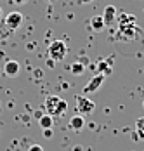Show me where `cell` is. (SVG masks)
Wrapping results in <instances>:
<instances>
[{"mask_svg":"<svg viewBox=\"0 0 144 151\" xmlns=\"http://www.w3.org/2000/svg\"><path fill=\"white\" fill-rule=\"evenodd\" d=\"M45 109H47V115H50L52 118L61 116L66 113L68 103H66V99H63L59 96H47L45 97Z\"/></svg>","mask_w":144,"mask_h":151,"instance_id":"obj_1","label":"cell"},{"mask_svg":"<svg viewBox=\"0 0 144 151\" xmlns=\"http://www.w3.org/2000/svg\"><path fill=\"white\" fill-rule=\"evenodd\" d=\"M66 52H68V47L63 40H54L49 45V58L54 61H63L66 58Z\"/></svg>","mask_w":144,"mask_h":151,"instance_id":"obj_2","label":"cell"},{"mask_svg":"<svg viewBox=\"0 0 144 151\" xmlns=\"http://www.w3.org/2000/svg\"><path fill=\"white\" fill-rule=\"evenodd\" d=\"M94 109H96V103L92 99H89L85 94L76 97V111H78V115H82V116L90 115V113H94Z\"/></svg>","mask_w":144,"mask_h":151,"instance_id":"obj_3","label":"cell"},{"mask_svg":"<svg viewBox=\"0 0 144 151\" xmlns=\"http://www.w3.org/2000/svg\"><path fill=\"white\" fill-rule=\"evenodd\" d=\"M4 23L7 24V28L9 30L16 31L17 28H21V24H23V14L21 12H17V11H12V12H9L7 17L4 19Z\"/></svg>","mask_w":144,"mask_h":151,"instance_id":"obj_4","label":"cell"},{"mask_svg":"<svg viewBox=\"0 0 144 151\" xmlns=\"http://www.w3.org/2000/svg\"><path fill=\"white\" fill-rule=\"evenodd\" d=\"M104 78L106 76L102 75V73H97V75L94 76V78H90V82L87 83L85 87H84V94H92V92H96L99 87H101L102 83H104Z\"/></svg>","mask_w":144,"mask_h":151,"instance_id":"obj_5","label":"cell"},{"mask_svg":"<svg viewBox=\"0 0 144 151\" xmlns=\"http://www.w3.org/2000/svg\"><path fill=\"white\" fill-rule=\"evenodd\" d=\"M102 19H104V24L106 26H113L116 21V7L115 5H108L102 12Z\"/></svg>","mask_w":144,"mask_h":151,"instance_id":"obj_6","label":"cell"},{"mask_svg":"<svg viewBox=\"0 0 144 151\" xmlns=\"http://www.w3.org/2000/svg\"><path fill=\"white\" fill-rule=\"evenodd\" d=\"M19 71H21V64L14 59L7 61V63L4 64V73L7 76H16V75H19Z\"/></svg>","mask_w":144,"mask_h":151,"instance_id":"obj_7","label":"cell"},{"mask_svg":"<svg viewBox=\"0 0 144 151\" xmlns=\"http://www.w3.org/2000/svg\"><path fill=\"white\" fill-rule=\"evenodd\" d=\"M97 71L102 73V75H109L111 71H113V58H108L106 61H101V63H97Z\"/></svg>","mask_w":144,"mask_h":151,"instance_id":"obj_8","label":"cell"},{"mask_svg":"<svg viewBox=\"0 0 144 151\" xmlns=\"http://www.w3.org/2000/svg\"><path fill=\"white\" fill-rule=\"evenodd\" d=\"M84 125H85V120H84V116H82V115H75V116L70 118V129L75 130V132L82 130V129H84Z\"/></svg>","mask_w":144,"mask_h":151,"instance_id":"obj_9","label":"cell"},{"mask_svg":"<svg viewBox=\"0 0 144 151\" xmlns=\"http://www.w3.org/2000/svg\"><path fill=\"white\" fill-rule=\"evenodd\" d=\"M90 28H92L94 31H102L104 28H106L102 16H92V17H90Z\"/></svg>","mask_w":144,"mask_h":151,"instance_id":"obj_10","label":"cell"},{"mask_svg":"<svg viewBox=\"0 0 144 151\" xmlns=\"http://www.w3.org/2000/svg\"><path fill=\"white\" fill-rule=\"evenodd\" d=\"M135 137L144 141V116L135 120Z\"/></svg>","mask_w":144,"mask_h":151,"instance_id":"obj_11","label":"cell"},{"mask_svg":"<svg viewBox=\"0 0 144 151\" xmlns=\"http://www.w3.org/2000/svg\"><path fill=\"white\" fill-rule=\"evenodd\" d=\"M52 123H54V118L50 115H42L40 116V127L42 129H52Z\"/></svg>","mask_w":144,"mask_h":151,"instance_id":"obj_12","label":"cell"},{"mask_svg":"<svg viewBox=\"0 0 144 151\" xmlns=\"http://www.w3.org/2000/svg\"><path fill=\"white\" fill-rule=\"evenodd\" d=\"M70 71H71L73 75H84L85 73V66L82 64V63H73L71 66H70Z\"/></svg>","mask_w":144,"mask_h":151,"instance_id":"obj_13","label":"cell"},{"mask_svg":"<svg viewBox=\"0 0 144 151\" xmlns=\"http://www.w3.org/2000/svg\"><path fill=\"white\" fill-rule=\"evenodd\" d=\"M11 35H12V30H9V28H7V24H5L4 21H0V40L9 38Z\"/></svg>","mask_w":144,"mask_h":151,"instance_id":"obj_14","label":"cell"},{"mask_svg":"<svg viewBox=\"0 0 144 151\" xmlns=\"http://www.w3.org/2000/svg\"><path fill=\"white\" fill-rule=\"evenodd\" d=\"M127 23H135V17L129 14H120L118 16V24H127Z\"/></svg>","mask_w":144,"mask_h":151,"instance_id":"obj_15","label":"cell"},{"mask_svg":"<svg viewBox=\"0 0 144 151\" xmlns=\"http://www.w3.org/2000/svg\"><path fill=\"white\" fill-rule=\"evenodd\" d=\"M28 151H43V148L40 146V144H33V146H30Z\"/></svg>","mask_w":144,"mask_h":151,"instance_id":"obj_16","label":"cell"},{"mask_svg":"<svg viewBox=\"0 0 144 151\" xmlns=\"http://www.w3.org/2000/svg\"><path fill=\"white\" fill-rule=\"evenodd\" d=\"M43 136L47 137V139L52 137V129H43Z\"/></svg>","mask_w":144,"mask_h":151,"instance_id":"obj_17","label":"cell"},{"mask_svg":"<svg viewBox=\"0 0 144 151\" xmlns=\"http://www.w3.org/2000/svg\"><path fill=\"white\" fill-rule=\"evenodd\" d=\"M54 64H56V61L49 58V61H47V66H49V68H54Z\"/></svg>","mask_w":144,"mask_h":151,"instance_id":"obj_18","label":"cell"},{"mask_svg":"<svg viewBox=\"0 0 144 151\" xmlns=\"http://www.w3.org/2000/svg\"><path fill=\"white\" fill-rule=\"evenodd\" d=\"M12 2H14V4H17V5H19V4H26L28 0H12Z\"/></svg>","mask_w":144,"mask_h":151,"instance_id":"obj_19","label":"cell"},{"mask_svg":"<svg viewBox=\"0 0 144 151\" xmlns=\"http://www.w3.org/2000/svg\"><path fill=\"white\" fill-rule=\"evenodd\" d=\"M82 4H90V2H94V0H80Z\"/></svg>","mask_w":144,"mask_h":151,"instance_id":"obj_20","label":"cell"},{"mask_svg":"<svg viewBox=\"0 0 144 151\" xmlns=\"http://www.w3.org/2000/svg\"><path fill=\"white\" fill-rule=\"evenodd\" d=\"M73 151H82V148H80V146H76V148H73Z\"/></svg>","mask_w":144,"mask_h":151,"instance_id":"obj_21","label":"cell"},{"mask_svg":"<svg viewBox=\"0 0 144 151\" xmlns=\"http://www.w3.org/2000/svg\"><path fill=\"white\" fill-rule=\"evenodd\" d=\"M0 19H2V9H0Z\"/></svg>","mask_w":144,"mask_h":151,"instance_id":"obj_22","label":"cell"},{"mask_svg":"<svg viewBox=\"0 0 144 151\" xmlns=\"http://www.w3.org/2000/svg\"><path fill=\"white\" fill-rule=\"evenodd\" d=\"M49 2H56V0H49Z\"/></svg>","mask_w":144,"mask_h":151,"instance_id":"obj_23","label":"cell"},{"mask_svg":"<svg viewBox=\"0 0 144 151\" xmlns=\"http://www.w3.org/2000/svg\"><path fill=\"white\" fill-rule=\"evenodd\" d=\"M143 108H144V103H143Z\"/></svg>","mask_w":144,"mask_h":151,"instance_id":"obj_24","label":"cell"}]
</instances>
